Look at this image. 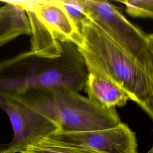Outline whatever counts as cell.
Here are the masks:
<instances>
[{
  "mask_svg": "<svg viewBox=\"0 0 153 153\" xmlns=\"http://www.w3.org/2000/svg\"><path fill=\"white\" fill-rule=\"evenodd\" d=\"M59 1L81 33L82 25L90 19L87 15L80 0H59Z\"/></svg>",
  "mask_w": 153,
  "mask_h": 153,
  "instance_id": "obj_11",
  "label": "cell"
},
{
  "mask_svg": "<svg viewBox=\"0 0 153 153\" xmlns=\"http://www.w3.org/2000/svg\"><path fill=\"white\" fill-rule=\"evenodd\" d=\"M45 137L87 153H137L136 133L122 122L106 129L57 131Z\"/></svg>",
  "mask_w": 153,
  "mask_h": 153,
  "instance_id": "obj_7",
  "label": "cell"
},
{
  "mask_svg": "<svg viewBox=\"0 0 153 153\" xmlns=\"http://www.w3.org/2000/svg\"><path fill=\"white\" fill-rule=\"evenodd\" d=\"M22 7L28 17L30 29V51L44 57L60 56L62 42L76 47L81 34L60 5L59 0L14 1Z\"/></svg>",
  "mask_w": 153,
  "mask_h": 153,
  "instance_id": "obj_4",
  "label": "cell"
},
{
  "mask_svg": "<svg viewBox=\"0 0 153 153\" xmlns=\"http://www.w3.org/2000/svg\"><path fill=\"white\" fill-rule=\"evenodd\" d=\"M60 56L48 58L30 51L0 62V96L38 88L84 89L87 69L76 46L62 42Z\"/></svg>",
  "mask_w": 153,
  "mask_h": 153,
  "instance_id": "obj_2",
  "label": "cell"
},
{
  "mask_svg": "<svg viewBox=\"0 0 153 153\" xmlns=\"http://www.w3.org/2000/svg\"><path fill=\"white\" fill-rule=\"evenodd\" d=\"M30 23L24 9L14 1L0 6V47L23 35H30Z\"/></svg>",
  "mask_w": 153,
  "mask_h": 153,
  "instance_id": "obj_9",
  "label": "cell"
},
{
  "mask_svg": "<svg viewBox=\"0 0 153 153\" xmlns=\"http://www.w3.org/2000/svg\"><path fill=\"white\" fill-rule=\"evenodd\" d=\"M9 96L16 97L53 121L60 132L102 130L121 123L116 109L100 108L70 89H32Z\"/></svg>",
  "mask_w": 153,
  "mask_h": 153,
  "instance_id": "obj_3",
  "label": "cell"
},
{
  "mask_svg": "<svg viewBox=\"0 0 153 153\" xmlns=\"http://www.w3.org/2000/svg\"><path fill=\"white\" fill-rule=\"evenodd\" d=\"M89 17L117 45L153 72V35L131 23L108 1L80 0Z\"/></svg>",
  "mask_w": 153,
  "mask_h": 153,
  "instance_id": "obj_5",
  "label": "cell"
},
{
  "mask_svg": "<svg viewBox=\"0 0 153 153\" xmlns=\"http://www.w3.org/2000/svg\"><path fill=\"white\" fill-rule=\"evenodd\" d=\"M21 153H87L57 142L47 137L37 139L28 145Z\"/></svg>",
  "mask_w": 153,
  "mask_h": 153,
  "instance_id": "obj_10",
  "label": "cell"
},
{
  "mask_svg": "<svg viewBox=\"0 0 153 153\" xmlns=\"http://www.w3.org/2000/svg\"><path fill=\"white\" fill-rule=\"evenodd\" d=\"M82 41L76 47L87 72L123 88L153 119V72L112 41L92 20L81 27Z\"/></svg>",
  "mask_w": 153,
  "mask_h": 153,
  "instance_id": "obj_1",
  "label": "cell"
},
{
  "mask_svg": "<svg viewBox=\"0 0 153 153\" xmlns=\"http://www.w3.org/2000/svg\"><path fill=\"white\" fill-rule=\"evenodd\" d=\"M84 89L87 99L104 109L124 106L130 97L127 93L113 82L95 74L88 72Z\"/></svg>",
  "mask_w": 153,
  "mask_h": 153,
  "instance_id": "obj_8",
  "label": "cell"
},
{
  "mask_svg": "<svg viewBox=\"0 0 153 153\" xmlns=\"http://www.w3.org/2000/svg\"><path fill=\"white\" fill-rule=\"evenodd\" d=\"M0 108L8 116L14 136L0 145V153H21L35 140L59 131L53 121L13 96H0Z\"/></svg>",
  "mask_w": 153,
  "mask_h": 153,
  "instance_id": "obj_6",
  "label": "cell"
},
{
  "mask_svg": "<svg viewBox=\"0 0 153 153\" xmlns=\"http://www.w3.org/2000/svg\"><path fill=\"white\" fill-rule=\"evenodd\" d=\"M126 5V11L130 16L134 17L152 18V0H119Z\"/></svg>",
  "mask_w": 153,
  "mask_h": 153,
  "instance_id": "obj_12",
  "label": "cell"
}]
</instances>
